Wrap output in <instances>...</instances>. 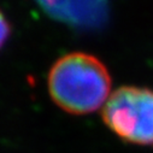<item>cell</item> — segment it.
<instances>
[{"label":"cell","instance_id":"1","mask_svg":"<svg viewBox=\"0 0 153 153\" xmlns=\"http://www.w3.org/2000/svg\"><path fill=\"white\" fill-rule=\"evenodd\" d=\"M47 87L53 102L63 111L87 114L107 101L111 76L97 57L74 52L54 62L48 72Z\"/></svg>","mask_w":153,"mask_h":153},{"label":"cell","instance_id":"2","mask_svg":"<svg viewBox=\"0 0 153 153\" xmlns=\"http://www.w3.org/2000/svg\"><path fill=\"white\" fill-rule=\"evenodd\" d=\"M105 126L121 140L153 148V89L123 86L102 106Z\"/></svg>","mask_w":153,"mask_h":153},{"label":"cell","instance_id":"3","mask_svg":"<svg viewBox=\"0 0 153 153\" xmlns=\"http://www.w3.org/2000/svg\"><path fill=\"white\" fill-rule=\"evenodd\" d=\"M53 19L80 29H98L107 22L108 0H34Z\"/></svg>","mask_w":153,"mask_h":153},{"label":"cell","instance_id":"4","mask_svg":"<svg viewBox=\"0 0 153 153\" xmlns=\"http://www.w3.org/2000/svg\"><path fill=\"white\" fill-rule=\"evenodd\" d=\"M11 31L12 29H11V24L9 19L4 15V12L0 10V51H1V48L7 42L9 37L11 35Z\"/></svg>","mask_w":153,"mask_h":153}]
</instances>
